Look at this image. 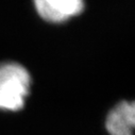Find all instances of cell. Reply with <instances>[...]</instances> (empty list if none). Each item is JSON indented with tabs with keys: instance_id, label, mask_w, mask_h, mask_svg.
<instances>
[{
	"instance_id": "3",
	"label": "cell",
	"mask_w": 135,
	"mask_h": 135,
	"mask_svg": "<svg viewBox=\"0 0 135 135\" xmlns=\"http://www.w3.org/2000/svg\"><path fill=\"white\" fill-rule=\"evenodd\" d=\"M107 129L110 135H135V101H122L108 115Z\"/></svg>"
},
{
	"instance_id": "2",
	"label": "cell",
	"mask_w": 135,
	"mask_h": 135,
	"mask_svg": "<svg viewBox=\"0 0 135 135\" xmlns=\"http://www.w3.org/2000/svg\"><path fill=\"white\" fill-rule=\"evenodd\" d=\"M38 15L48 22L60 23L84 10V0H33Z\"/></svg>"
},
{
	"instance_id": "1",
	"label": "cell",
	"mask_w": 135,
	"mask_h": 135,
	"mask_svg": "<svg viewBox=\"0 0 135 135\" xmlns=\"http://www.w3.org/2000/svg\"><path fill=\"white\" fill-rule=\"evenodd\" d=\"M31 86V77L17 63L0 64V109L18 111L25 105Z\"/></svg>"
}]
</instances>
